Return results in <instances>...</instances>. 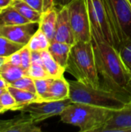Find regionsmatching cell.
<instances>
[{
	"instance_id": "cell-1",
	"label": "cell",
	"mask_w": 131,
	"mask_h": 132,
	"mask_svg": "<svg viewBox=\"0 0 131 132\" xmlns=\"http://www.w3.org/2000/svg\"><path fill=\"white\" fill-rule=\"evenodd\" d=\"M92 43L97 70L107 88L127 94L125 87L130 76L121 61L119 51L113 45L100 39L92 37Z\"/></svg>"
},
{
	"instance_id": "cell-2",
	"label": "cell",
	"mask_w": 131,
	"mask_h": 132,
	"mask_svg": "<svg viewBox=\"0 0 131 132\" xmlns=\"http://www.w3.org/2000/svg\"><path fill=\"white\" fill-rule=\"evenodd\" d=\"M66 71L86 86L100 87L92 41H77L72 46Z\"/></svg>"
},
{
	"instance_id": "cell-3",
	"label": "cell",
	"mask_w": 131,
	"mask_h": 132,
	"mask_svg": "<svg viewBox=\"0 0 131 132\" xmlns=\"http://www.w3.org/2000/svg\"><path fill=\"white\" fill-rule=\"evenodd\" d=\"M69 99L74 103H81L117 111L123 108L130 101L126 93L108 88L90 87L78 80H69Z\"/></svg>"
},
{
	"instance_id": "cell-4",
	"label": "cell",
	"mask_w": 131,
	"mask_h": 132,
	"mask_svg": "<svg viewBox=\"0 0 131 132\" xmlns=\"http://www.w3.org/2000/svg\"><path fill=\"white\" fill-rule=\"evenodd\" d=\"M113 110L72 102L60 114L62 122L76 126L80 132H100Z\"/></svg>"
},
{
	"instance_id": "cell-5",
	"label": "cell",
	"mask_w": 131,
	"mask_h": 132,
	"mask_svg": "<svg viewBox=\"0 0 131 132\" xmlns=\"http://www.w3.org/2000/svg\"><path fill=\"white\" fill-rule=\"evenodd\" d=\"M117 42L121 45L131 40V5L127 0H104Z\"/></svg>"
},
{
	"instance_id": "cell-6",
	"label": "cell",
	"mask_w": 131,
	"mask_h": 132,
	"mask_svg": "<svg viewBox=\"0 0 131 132\" xmlns=\"http://www.w3.org/2000/svg\"><path fill=\"white\" fill-rule=\"evenodd\" d=\"M87 3L92 37L100 39L113 45L117 50L118 46L104 0H86Z\"/></svg>"
},
{
	"instance_id": "cell-7",
	"label": "cell",
	"mask_w": 131,
	"mask_h": 132,
	"mask_svg": "<svg viewBox=\"0 0 131 132\" xmlns=\"http://www.w3.org/2000/svg\"><path fill=\"white\" fill-rule=\"evenodd\" d=\"M75 41H92L91 25L86 0H72L67 5Z\"/></svg>"
},
{
	"instance_id": "cell-8",
	"label": "cell",
	"mask_w": 131,
	"mask_h": 132,
	"mask_svg": "<svg viewBox=\"0 0 131 132\" xmlns=\"http://www.w3.org/2000/svg\"><path fill=\"white\" fill-rule=\"evenodd\" d=\"M72 103L70 99L59 101H45L34 103L23 107L20 111L30 115L36 124L46 121L50 118L60 116L66 108Z\"/></svg>"
},
{
	"instance_id": "cell-9",
	"label": "cell",
	"mask_w": 131,
	"mask_h": 132,
	"mask_svg": "<svg viewBox=\"0 0 131 132\" xmlns=\"http://www.w3.org/2000/svg\"><path fill=\"white\" fill-rule=\"evenodd\" d=\"M131 131V101L123 108L112 111L110 118L100 132Z\"/></svg>"
},
{
	"instance_id": "cell-10",
	"label": "cell",
	"mask_w": 131,
	"mask_h": 132,
	"mask_svg": "<svg viewBox=\"0 0 131 132\" xmlns=\"http://www.w3.org/2000/svg\"><path fill=\"white\" fill-rule=\"evenodd\" d=\"M35 24L36 23H28L12 26L0 23V36L12 43L25 46L36 31L34 29Z\"/></svg>"
},
{
	"instance_id": "cell-11",
	"label": "cell",
	"mask_w": 131,
	"mask_h": 132,
	"mask_svg": "<svg viewBox=\"0 0 131 132\" xmlns=\"http://www.w3.org/2000/svg\"><path fill=\"white\" fill-rule=\"evenodd\" d=\"M53 40L73 45L76 41L72 30L67 5L58 10L56 30Z\"/></svg>"
},
{
	"instance_id": "cell-12",
	"label": "cell",
	"mask_w": 131,
	"mask_h": 132,
	"mask_svg": "<svg viewBox=\"0 0 131 132\" xmlns=\"http://www.w3.org/2000/svg\"><path fill=\"white\" fill-rule=\"evenodd\" d=\"M70 86L69 80L63 76L53 78L46 93L43 102L45 101H59L69 99Z\"/></svg>"
},
{
	"instance_id": "cell-13",
	"label": "cell",
	"mask_w": 131,
	"mask_h": 132,
	"mask_svg": "<svg viewBox=\"0 0 131 132\" xmlns=\"http://www.w3.org/2000/svg\"><path fill=\"white\" fill-rule=\"evenodd\" d=\"M58 15V9L52 8L42 12L41 19L39 22V28L46 34L49 41L54 39L56 25Z\"/></svg>"
},
{
	"instance_id": "cell-14",
	"label": "cell",
	"mask_w": 131,
	"mask_h": 132,
	"mask_svg": "<svg viewBox=\"0 0 131 132\" xmlns=\"http://www.w3.org/2000/svg\"><path fill=\"white\" fill-rule=\"evenodd\" d=\"M72 46L73 45L69 43L53 40L50 42L48 50L49 51L52 56L55 59V60L63 67L66 68L67 66Z\"/></svg>"
},
{
	"instance_id": "cell-15",
	"label": "cell",
	"mask_w": 131,
	"mask_h": 132,
	"mask_svg": "<svg viewBox=\"0 0 131 132\" xmlns=\"http://www.w3.org/2000/svg\"><path fill=\"white\" fill-rule=\"evenodd\" d=\"M8 90L13 95L14 98L16 101V107L15 111H20L23 107L34 104V103H40V100L36 94H34L30 91L18 89L11 85H8Z\"/></svg>"
},
{
	"instance_id": "cell-16",
	"label": "cell",
	"mask_w": 131,
	"mask_h": 132,
	"mask_svg": "<svg viewBox=\"0 0 131 132\" xmlns=\"http://www.w3.org/2000/svg\"><path fill=\"white\" fill-rule=\"evenodd\" d=\"M41 131V128L36 126L29 114L22 113L21 115L17 116L16 121L7 129L6 132H40Z\"/></svg>"
},
{
	"instance_id": "cell-17",
	"label": "cell",
	"mask_w": 131,
	"mask_h": 132,
	"mask_svg": "<svg viewBox=\"0 0 131 132\" xmlns=\"http://www.w3.org/2000/svg\"><path fill=\"white\" fill-rule=\"evenodd\" d=\"M41 56L44 68L51 78H57L63 76L66 68L63 67L55 60L48 50L41 51Z\"/></svg>"
},
{
	"instance_id": "cell-18",
	"label": "cell",
	"mask_w": 131,
	"mask_h": 132,
	"mask_svg": "<svg viewBox=\"0 0 131 132\" xmlns=\"http://www.w3.org/2000/svg\"><path fill=\"white\" fill-rule=\"evenodd\" d=\"M11 5L15 8L22 15L27 19L29 22L36 24H39L42 12L35 9L30 5L26 3L23 0H14Z\"/></svg>"
},
{
	"instance_id": "cell-19",
	"label": "cell",
	"mask_w": 131,
	"mask_h": 132,
	"mask_svg": "<svg viewBox=\"0 0 131 132\" xmlns=\"http://www.w3.org/2000/svg\"><path fill=\"white\" fill-rule=\"evenodd\" d=\"M0 23L3 25H24L32 23L22 15L11 5L7 7L0 15Z\"/></svg>"
},
{
	"instance_id": "cell-20",
	"label": "cell",
	"mask_w": 131,
	"mask_h": 132,
	"mask_svg": "<svg viewBox=\"0 0 131 132\" xmlns=\"http://www.w3.org/2000/svg\"><path fill=\"white\" fill-rule=\"evenodd\" d=\"M24 76H26V70L22 67L11 65L5 62L0 66V77L9 84Z\"/></svg>"
},
{
	"instance_id": "cell-21",
	"label": "cell",
	"mask_w": 131,
	"mask_h": 132,
	"mask_svg": "<svg viewBox=\"0 0 131 132\" xmlns=\"http://www.w3.org/2000/svg\"><path fill=\"white\" fill-rule=\"evenodd\" d=\"M49 45V39L39 28L36 29V31L34 32V34L29 39V43H27V46L30 49L31 51L39 52L48 50Z\"/></svg>"
},
{
	"instance_id": "cell-22",
	"label": "cell",
	"mask_w": 131,
	"mask_h": 132,
	"mask_svg": "<svg viewBox=\"0 0 131 132\" xmlns=\"http://www.w3.org/2000/svg\"><path fill=\"white\" fill-rule=\"evenodd\" d=\"M118 51L127 72L131 76V40L122 44Z\"/></svg>"
},
{
	"instance_id": "cell-23",
	"label": "cell",
	"mask_w": 131,
	"mask_h": 132,
	"mask_svg": "<svg viewBox=\"0 0 131 132\" xmlns=\"http://www.w3.org/2000/svg\"><path fill=\"white\" fill-rule=\"evenodd\" d=\"M24 46L12 43L0 36V56L5 57L21 50Z\"/></svg>"
},
{
	"instance_id": "cell-24",
	"label": "cell",
	"mask_w": 131,
	"mask_h": 132,
	"mask_svg": "<svg viewBox=\"0 0 131 132\" xmlns=\"http://www.w3.org/2000/svg\"><path fill=\"white\" fill-rule=\"evenodd\" d=\"M9 85H11L14 87H16L18 89L27 90V91H30L34 94H36L34 80L28 76H24V77L18 79L17 80L14 81L13 83L10 84Z\"/></svg>"
},
{
	"instance_id": "cell-25",
	"label": "cell",
	"mask_w": 131,
	"mask_h": 132,
	"mask_svg": "<svg viewBox=\"0 0 131 132\" xmlns=\"http://www.w3.org/2000/svg\"><path fill=\"white\" fill-rule=\"evenodd\" d=\"M53 78H45V79H36L34 80L36 90V94L38 95L40 103L43 102L44 97L48 92V90L49 88V86L53 81Z\"/></svg>"
},
{
	"instance_id": "cell-26",
	"label": "cell",
	"mask_w": 131,
	"mask_h": 132,
	"mask_svg": "<svg viewBox=\"0 0 131 132\" xmlns=\"http://www.w3.org/2000/svg\"><path fill=\"white\" fill-rule=\"evenodd\" d=\"M26 76L32 78L33 80L51 78L44 67L38 64H31L30 67L26 70Z\"/></svg>"
},
{
	"instance_id": "cell-27",
	"label": "cell",
	"mask_w": 131,
	"mask_h": 132,
	"mask_svg": "<svg viewBox=\"0 0 131 132\" xmlns=\"http://www.w3.org/2000/svg\"><path fill=\"white\" fill-rule=\"evenodd\" d=\"M0 104L5 110L8 111H15V107L17 105L15 99L14 98L13 95L11 92L7 89L5 90L0 96Z\"/></svg>"
},
{
	"instance_id": "cell-28",
	"label": "cell",
	"mask_w": 131,
	"mask_h": 132,
	"mask_svg": "<svg viewBox=\"0 0 131 132\" xmlns=\"http://www.w3.org/2000/svg\"><path fill=\"white\" fill-rule=\"evenodd\" d=\"M19 51L21 56V67L25 70H27L32 64V51L27 45L24 46Z\"/></svg>"
},
{
	"instance_id": "cell-29",
	"label": "cell",
	"mask_w": 131,
	"mask_h": 132,
	"mask_svg": "<svg viewBox=\"0 0 131 132\" xmlns=\"http://www.w3.org/2000/svg\"><path fill=\"white\" fill-rule=\"evenodd\" d=\"M72 0H43V11L52 8H56L58 10L63 6L67 5Z\"/></svg>"
},
{
	"instance_id": "cell-30",
	"label": "cell",
	"mask_w": 131,
	"mask_h": 132,
	"mask_svg": "<svg viewBox=\"0 0 131 132\" xmlns=\"http://www.w3.org/2000/svg\"><path fill=\"white\" fill-rule=\"evenodd\" d=\"M19 50H18V51L10 54L9 56H6L5 62L7 63H9L11 65L21 67V56H20V51Z\"/></svg>"
},
{
	"instance_id": "cell-31",
	"label": "cell",
	"mask_w": 131,
	"mask_h": 132,
	"mask_svg": "<svg viewBox=\"0 0 131 132\" xmlns=\"http://www.w3.org/2000/svg\"><path fill=\"white\" fill-rule=\"evenodd\" d=\"M17 120V117L10 120H1L0 119V132H6L7 129L10 128Z\"/></svg>"
},
{
	"instance_id": "cell-32",
	"label": "cell",
	"mask_w": 131,
	"mask_h": 132,
	"mask_svg": "<svg viewBox=\"0 0 131 132\" xmlns=\"http://www.w3.org/2000/svg\"><path fill=\"white\" fill-rule=\"evenodd\" d=\"M40 12L43 11V0H23Z\"/></svg>"
},
{
	"instance_id": "cell-33",
	"label": "cell",
	"mask_w": 131,
	"mask_h": 132,
	"mask_svg": "<svg viewBox=\"0 0 131 132\" xmlns=\"http://www.w3.org/2000/svg\"><path fill=\"white\" fill-rule=\"evenodd\" d=\"M32 64H38V65L43 66L41 52L32 51Z\"/></svg>"
},
{
	"instance_id": "cell-34",
	"label": "cell",
	"mask_w": 131,
	"mask_h": 132,
	"mask_svg": "<svg viewBox=\"0 0 131 132\" xmlns=\"http://www.w3.org/2000/svg\"><path fill=\"white\" fill-rule=\"evenodd\" d=\"M9 84L5 80L3 79L2 77H0V89H8V87Z\"/></svg>"
},
{
	"instance_id": "cell-35",
	"label": "cell",
	"mask_w": 131,
	"mask_h": 132,
	"mask_svg": "<svg viewBox=\"0 0 131 132\" xmlns=\"http://www.w3.org/2000/svg\"><path fill=\"white\" fill-rule=\"evenodd\" d=\"M11 4H12V2H10L7 0H0V7L2 9H6Z\"/></svg>"
},
{
	"instance_id": "cell-36",
	"label": "cell",
	"mask_w": 131,
	"mask_h": 132,
	"mask_svg": "<svg viewBox=\"0 0 131 132\" xmlns=\"http://www.w3.org/2000/svg\"><path fill=\"white\" fill-rule=\"evenodd\" d=\"M125 90H126V92L128 94V95H129V97H130V99L131 101V76L130 80H129L128 84H127V86H126V87H125Z\"/></svg>"
},
{
	"instance_id": "cell-37",
	"label": "cell",
	"mask_w": 131,
	"mask_h": 132,
	"mask_svg": "<svg viewBox=\"0 0 131 132\" xmlns=\"http://www.w3.org/2000/svg\"><path fill=\"white\" fill-rule=\"evenodd\" d=\"M6 57V56H5ZM5 57H2V56H0V66L2 64H3L5 61Z\"/></svg>"
},
{
	"instance_id": "cell-38",
	"label": "cell",
	"mask_w": 131,
	"mask_h": 132,
	"mask_svg": "<svg viewBox=\"0 0 131 132\" xmlns=\"http://www.w3.org/2000/svg\"><path fill=\"white\" fill-rule=\"evenodd\" d=\"M5 112H6V111H5V110L3 108V107H2V104H0V114H3V113H5Z\"/></svg>"
},
{
	"instance_id": "cell-39",
	"label": "cell",
	"mask_w": 131,
	"mask_h": 132,
	"mask_svg": "<svg viewBox=\"0 0 131 132\" xmlns=\"http://www.w3.org/2000/svg\"><path fill=\"white\" fill-rule=\"evenodd\" d=\"M5 90H7V89H5ZM5 90H4V89H0V96H1V94H2Z\"/></svg>"
},
{
	"instance_id": "cell-40",
	"label": "cell",
	"mask_w": 131,
	"mask_h": 132,
	"mask_svg": "<svg viewBox=\"0 0 131 132\" xmlns=\"http://www.w3.org/2000/svg\"><path fill=\"white\" fill-rule=\"evenodd\" d=\"M5 9H2V8H1V7H0V15L2 13V12H3Z\"/></svg>"
},
{
	"instance_id": "cell-41",
	"label": "cell",
	"mask_w": 131,
	"mask_h": 132,
	"mask_svg": "<svg viewBox=\"0 0 131 132\" xmlns=\"http://www.w3.org/2000/svg\"><path fill=\"white\" fill-rule=\"evenodd\" d=\"M127 2L131 5V0H127Z\"/></svg>"
},
{
	"instance_id": "cell-42",
	"label": "cell",
	"mask_w": 131,
	"mask_h": 132,
	"mask_svg": "<svg viewBox=\"0 0 131 132\" xmlns=\"http://www.w3.org/2000/svg\"><path fill=\"white\" fill-rule=\"evenodd\" d=\"M7 1H8V2H13V0H7Z\"/></svg>"
},
{
	"instance_id": "cell-43",
	"label": "cell",
	"mask_w": 131,
	"mask_h": 132,
	"mask_svg": "<svg viewBox=\"0 0 131 132\" xmlns=\"http://www.w3.org/2000/svg\"><path fill=\"white\" fill-rule=\"evenodd\" d=\"M13 1H14V0H13Z\"/></svg>"
}]
</instances>
